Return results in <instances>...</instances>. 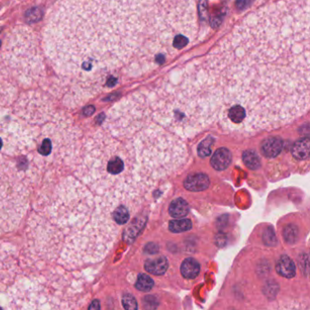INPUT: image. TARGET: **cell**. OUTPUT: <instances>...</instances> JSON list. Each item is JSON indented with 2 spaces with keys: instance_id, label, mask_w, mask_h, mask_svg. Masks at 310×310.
Returning a JSON list of instances; mask_svg holds the SVG:
<instances>
[{
  "instance_id": "cell-1",
  "label": "cell",
  "mask_w": 310,
  "mask_h": 310,
  "mask_svg": "<svg viewBox=\"0 0 310 310\" xmlns=\"http://www.w3.org/2000/svg\"><path fill=\"white\" fill-rule=\"evenodd\" d=\"M309 2L280 1L246 16L188 77L207 128L251 134L310 107Z\"/></svg>"
},
{
  "instance_id": "cell-2",
  "label": "cell",
  "mask_w": 310,
  "mask_h": 310,
  "mask_svg": "<svg viewBox=\"0 0 310 310\" xmlns=\"http://www.w3.org/2000/svg\"><path fill=\"white\" fill-rule=\"evenodd\" d=\"M186 29L184 0H56L43 47L56 73L95 85V74L148 67L172 54Z\"/></svg>"
},
{
  "instance_id": "cell-3",
  "label": "cell",
  "mask_w": 310,
  "mask_h": 310,
  "mask_svg": "<svg viewBox=\"0 0 310 310\" xmlns=\"http://www.w3.org/2000/svg\"><path fill=\"white\" fill-rule=\"evenodd\" d=\"M85 180L113 208H135L189 160L188 147L156 119L145 94L110 110L86 146Z\"/></svg>"
},
{
  "instance_id": "cell-4",
  "label": "cell",
  "mask_w": 310,
  "mask_h": 310,
  "mask_svg": "<svg viewBox=\"0 0 310 310\" xmlns=\"http://www.w3.org/2000/svg\"><path fill=\"white\" fill-rule=\"evenodd\" d=\"M209 178L206 174L197 173L189 175L184 181V186L186 189L189 191L198 192L207 189L209 186Z\"/></svg>"
},
{
  "instance_id": "cell-5",
  "label": "cell",
  "mask_w": 310,
  "mask_h": 310,
  "mask_svg": "<svg viewBox=\"0 0 310 310\" xmlns=\"http://www.w3.org/2000/svg\"><path fill=\"white\" fill-rule=\"evenodd\" d=\"M283 148V141L278 137L268 138L261 144V152L266 158H276Z\"/></svg>"
},
{
  "instance_id": "cell-6",
  "label": "cell",
  "mask_w": 310,
  "mask_h": 310,
  "mask_svg": "<svg viewBox=\"0 0 310 310\" xmlns=\"http://www.w3.org/2000/svg\"><path fill=\"white\" fill-rule=\"evenodd\" d=\"M210 162L216 170H225L231 163V153L225 147L219 148L214 153Z\"/></svg>"
},
{
  "instance_id": "cell-7",
  "label": "cell",
  "mask_w": 310,
  "mask_h": 310,
  "mask_svg": "<svg viewBox=\"0 0 310 310\" xmlns=\"http://www.w3.org/2000/svg\"><path fill=\"white\" fill-rule=\"evenodd\" d=\"M277 272L286 279H292L296 276V265L290 257L282 255L277 263Z\"/></svg>"
},
{
  "instance_id": "cell-8",
  "label": "cell",
  "mask_w": 310,
  "mask_h": 310,
  "mask_svg": "<svg viewBox=\"0 0 310 310\" xmlns=\"http://www.w3.org/2000/svg\"><path fill=\"white\" fill-rule=\"evenodd\" d=\"M169 268V262L165 256H158L153 259H148L145 263V269L148 273L153 275H163Z\"/></svg>"
},
{
  "instance_id": "cell-9",
  "label": "cell",
  "mask_w": 310,
  "mask_h": 310,
  "mask_svg": "<svg viewBox=\"0 0 310 310\" xmlns=\"http://www.w3.org/2000/svg\"><path fill=\"white\" fill-rule=\"evenodd\" d=\"M180 270L185 279L194 280L199 275L200 264L194 258L189 257L183 261Z\"/></svg>"
},
{
  "instance_id": "cell-10",
  "label": "cell",
  "mask_w": 310,
  "mask_h": 310,
  "mask_svg": "<svg viewBox=\"0 0 310 310\" xmlns=\"http://www.w3.org/2000/svg\"><path fill=\"white\" fill-rule=\"evenodd\" d=\"M310 140L304 138L298 140L292 147V155L298 160H305L310 157Z\"/></svg>"
},
{
  "instance_id": "cell-11",
  "label": "cell",
  "mask_w": 310,
  "mask_h": 310,
  "mask_svg": "<svg viewBox=\"0 0 310 310\" xmlns=\"http://www.w3.org/2000/svg\"><path fill=\"white\" fill-rule=\"evenodd\" d=\"M189 205L183 198H177L172 201L169 208V212L170 214V216L176 219L186 217L189 214Z\"/></svg>"
},
{
  "instance_id": "cell-12",
  "label": "cell",
  "mask_w": 310,
  "mask_h": 310,
  "mask_svg": "<svg viewBox=\"0 0 310 310\" xmlns=\"http://www.w3.org/2000/svg\"><path fill=\"white\" fill-rule=\"evenodd\" d=\"M243 161L246 166L252 170H256L260 167V159L254 150H246L243 153Z\"/></svg>"
},
{
  "instance_id": "cell-13",
  "label": "cell",
  "mask_w": 310,
  "mask_h": 310,
  "mask_svg": "<svg viewBox=\"0 0 310 310\" xmlns=\"http://www.w3.org/2000/svg\"><path fill=\"white\" fill-rule=\"evenodd\" d=\"M169 230L173 233L189 231L192 228V223L189 219L172 220L169 223Z\"/></svg>"
},
{
  "instance_id": "cell-14",
  "label": "cell",
  "mask_w": 310,
  "mask_h": 310,
  "mask_svg": "<svg viewBox=\"0 0 310 310\" xmlns=\"http://www.w3.org/2000/svg\"><path fill=\"white\" fill-rule=\"evenodd\" d=\"M135 286L140 291H150L154 286V281L149 276L146 274H141L139 276Z\"/></svg>"
},
{
  "instance_id": "cell-15",
  "label": "cell",
  "mask_w": 310,
  "mask_h": 310,
  "mask_svg": "<svg viewBox=\"0 0 310 310\" xmlns=\"http://www.w3.org/2000/svg\"><path fill=\"white\" fill-rule=\"evenodd\" d=\"M214 143V139L212 137H208L206 140H203L197 147V154L200 158H207L212 150V145Z\"/></svg>"
},
{
  "instance_id": "cell-16",
  "label": "cell",
  "mask_w": 310,
  "mask_h": 310,
  "mask_svg": "<svg viewBox=\"0 0 310 310\" xmlns=\"http://www.w3.org/2000/svg\"><path fill=\"white\" fill-rule=\"evenodd\" d=\"M284 237L287 243H295L298 237V227L294 225H287L284 230Z\"/></svg>"
},
{
  "instance_id": "cell-17",
  "label": "cell",
  "mask_w": 310,
  "mask_h": 310,
  "mask_svg": "<svg viewBox=\"0 0 310 310\" xmlns=\"http://www.w3.org/2000/svg\"><path fill=\"white\" fill-rule=\"evenodd\" d=\"M26 19H27V21L29 22V23L37 22V21H39L40 19H42V12L37 7L31 8L26 14Z\"/></svg>"
},
{
  "instance_id": "cell-18",
  "label": "cell",
  "mask_w": 310,
  "mask_h": 310,
  "mask_svg": "<svg viewBox=\"0 0 310 310\" xmlns=\"http://www.w3.org/2000/svg\"><path fill=\"white\" fill-rule=\"evenodd\" d=\"M122 304L126 310H138L139 306L136 298L132 295H125L122 298Z\"/></svg>"
},
{
  "instance_id": "cell-19",
  "label": "cell",
  "mask_w": 310,
  "mask_h": 310,
  "mask_svg": "<svg viewBox=\"0 0 310 310\" xmlns=\"http://www.w3.org/2000/svg\"><path fill=\"white\" fill-rule=\"evenodd\" d=\"M269 240H271V246H273L275 244L277 243V239H276V236L274 234L272 230H267V231L264 233V241L265 243L269 245Z\"/></svg>"
},
{
  "instance_id": "cell-20",
  "label": "cell",
  "mask_w": 310,
  "mask_h": 310,
  "mask_svg": "<svg viewBox=\"0 0 310 310\" xmlns=\"http://www.w3.org/2000/svg\"><path fill=\"white\" fill-rule=\"evenodd\" d=\"M95 112V109H94V107H87V108H85V110H84V114L86 115V116H89V115H91Z\"/></svg>"
},
{
  "instance_id": "cell-21",
  "label": "cell",
  "mask_w": 310,
  "mask_h": 310,
  "mask_svg": "<svg viewBox=\"0 0 310 310\" xmlns=\"http://www.w3.org/2000/svg\"><path fill=\"white\" fill-rule=\"evenodd\" d=\"M89 309L90 310H99L100 309V306H99V303L98 302H93L90 306H89Z\"/></svg>"
}]
</instances>
